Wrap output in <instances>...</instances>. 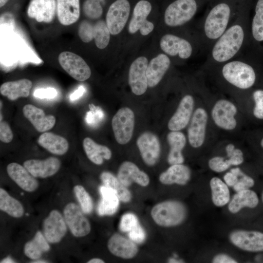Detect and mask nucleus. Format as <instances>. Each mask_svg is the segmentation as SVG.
Instances as JSON below:
<instances>
[{"label":"nucleus","mask_w":263,"mask_h":263,"mask_svg":"<svg viewBox=\"0 0 263 263\" xmlns=\"http://www.w3.org/2000/svg\"><path fill=\"white\" fill-rule=\"evenodd\" d=\"M233 188L236 192L249 189L243 182L239 180L238 182L233 187Z\"/></svg>","instance_id":"nucleus-54"},{"label":"nucleus","mask_w":263,"mask_h":263,"mask_svg":"<svg viewBox=\"0 0 263 263\" xmlns=\"http://www.w3.org/2000/svg\"><path fill=\"white\" fill-rule=\"evenodd\" d=\"M148 64V59L145 56H140L135 59L130 67L129 84L132 93L136 95H141L147 91Z\"/></svg>","instance_id":"nucleus-13"},{"label":"nucleus","mask_w":263,"mask_h":263,"mask_svg":"<svg viewBox=\"0 0 263 263\" xmlns=\"http://www.w3.org/2000/svg\"><path fill=\"white\" fill-rule=\"evenodd\" d=\"M245 37L242 21H234L214 42L211 52V60L225 63L232 60L241 50Z\"/></svg>","instance_id":"nucleus-1"},{"label":"nucleus","mask_w":263,"mask_h":263,"mask_svg":"<svg viewBox=\"0 0 263 263\" xmlns=\"http://www.w3.org/2000/svg\"><path fill=\"white\" fill-rule=\"evenodd\" d=\"M87 263H104L105 262L101 259L95 258H93L90 260Z\"/></svg>","instance_id":"nucleus-56"},{"label":"nucleus","mask_w":263,"mask_h":263,"mask_svg":"<svg viewBox=\"0 0 263 263\" xmlns=\"http://www.w3.org/2000/svg\"><path fill=\"white\" fill-rule=\"evenodd\" d=\"M209 168L216 172H221L227 170L230 166L228 159L221 156H215L209 160Z\"/></svg>","instance_id":"nucleus-45"},{"label":"nucleus","mask_w":263,"mask_h":263,"mask_svg":"<svg viewBox=\"0 0 263 263\" xmlns=\"http://www.w3.org/2000/svg\"><path fill=\"white\" fill-rule=\"evenodd\" d=\"M160 46L166 54L170 56H178L184 59L190 57L193 51L192 45L188 41L170 34H166L161 38Z\"/></svg>","instance_id":"nucleus-17"},{"label":"nucleus","mask_w":263,"mask_h":263,"mask_svg":"<svg viewBox=\"0 0 263 263\" xmlns=\"http://www.w3.org/2000/svg\"><path fill=\"white\" fill-rule=\"evenodd\" d=\"M169 261V263H182L181 262H179V261L176 260L174 258L170 259Z\"/></svg>","instance_id":"nucleus-60"},{"label":"nucleus","mask_w":263,"mask_h":263,"mask_svg":"<svg viewBox=\"0 0 263 263\" xmlns=\"http://www.w3.org/2000/svg\"><path fill=\"white\" fill-rule=\"evenodd\" d=\"M252 34L257 41H263V0H258L252 21Z\"/></svg>","instance_id":"nucleus-38"},{"label":"nucleus","mask_w":263,"mask_h":263,"mask_svg":"<svg viewBox=\"0 0 263 263\" xmlns=\"http://www.w3.org/2000/svg\"><path fill=\"white\" fill-rule=\"evenodd\" d=\"M231 9L225 2L214 6L207 15L203 24V34L207 40L214 43L229 26Z\"/></svg>","instance_id":"nucleus-2"},{"label":"nucleus","mask_w":263,"mask_h":263,"mask_svg":"<svg viewBox=\"0 0 263 263\" xmlns=\"http://www.w3.org/2000/svg\"><path fill=\"white\" fill-rule=\"evenodd\" d=\"M31 263H48V262L45 261V260H37V261H35L34 262H32Z\"/></svg>","instance_id":"nucleus-59"},{"label":"nucleus","mask_w":263,"mask_h":263,"mask_svg":"<svg viewBox=\"0 0 263 263\" xmlns=\"http://www.w3.org/2000/svg\"><path fill=\"white\" fill-rule=\"evenodd\" d=\"M91 110L88 112L85 117V121L89 125L95 126L103 119L104 113L102 110L93 105H90Z\"/></svg>","instance_id":"nucleus-44"},{"label":"nucleus","mask_w":263,"mask_h":263,"mask_svg":"<svg viewBox=\"0 0 263 263\" xmlns=\"http://www.w3.org/2000/svg\"><path fill=\"white\" fill-rule=\"evenodd\" d=\"M107 246L113 255L124 259L134 257L138 252L135 242L118 233H115L110 237Z\"/></svg>","instance_id":"nucleus-20"},{"label":"nucleus","mask_w":263,"mask_h":263,"mask_svg":"<svg viewBox=\"0 0 263 263\" xmlns=\"http://www.w3.org/2000/svg\"><path fill=\"white\" fill-rule=\"evenodd\" d=\"M83 212L81 207L74 203L68 204L64 208L63 215L67 225L76 237H84L91 230L90 223Z\"/></svg>","instance_id":"nucleus-7"},{"label":"nucleus","mask_w":263,"mask_h":263,"mask_svg":"<svg viewBox=\"0 0 263 263\" xmlns=\"http://www.w3.org/2000/svg\"><path fill=\"white\" fill-rule=\"evenodd\" d=\"M259 198L256 193L249 189L237 192L228 206L229 211L235 214L244 207L253 208L259 204Z\"/></svg>","instance_id":"nucleus-31"},{"label":"nucleus","mask_w":263,"mask_h":263,"mask_svg":"<svg viewBox=\"0 0 263 263\" xmlns=\"http://www.w3.org/2000/svg\"><path fill=\"white\" fill-rule=\"evenodd\" d=\"M131 6L128 0H116L110 6L106 17L107 27L113 35L123 29L130 15Z\"/></svg>","instance_id":"nucleus-9"},{"label":"nucleus","mask_w":263,"mask_h":263,"mask_svg":"<svg viewBox=\"0 0 263 263\" xmlns=\"http://www.w3.org/2000/svg\"><path fill=\"white\" fill-rule=\"evenodd\" d=\"M146 233L139 224L129 232L130 239L136 243H142L146 239Z\"/></svg>","instance_id":"nucleus-48"},{"label":"nucleus","mask_w":263,"mask_h":263,"mask_svg":"<svg viewBox=\"0 0 263 263\" xmlns=\"http://www.w3.org/2000/svg\"><path fill=\"white\" fill-rule=\"evenodd\" d=\"M209 184L213 203L219 207L227 204L230 200V192L227 185L217 177L211 178Z\"/></svg>","instance_id":"nucleus-35"},{"label":"nucleus","mask_w":263,"mask_h":263,"mask_svg":"<svg viewBox=\"0 0 263 263\" xmlns=\"http://www.w3.org/2000/svg\"><path fill=\"white\" fill-rule=\"evenodd\" d=\"M237 262L230 256L225 254H219L212 260L214 263H236Z\"/></svg>","instance_id":"nucleus-51"},{"label":"nucleus","mask_w":263,"mask_h":263,"mask_svg":"<svg viewBox=\"0 0 263 263\" xmlns=\"http://www.w3.org/2000/svg\"><path fill=\"white\" fill-rule=\"evenodd\" d=\"M150 215L154 222L163 227L175 226L185 220L187 210L182 202L168 200L159 203L153 207Z\"/></svg>","instance_id":"nucleus-3"},{"label":"nucleus","mask_w":263,"mask_h":263,"mask_svg":"<svg viewBox=\"0 0 263 263\" xmlns=\"http://www.w3.org/2000/svg\"><path fill=\"white\" fill-rule=\"evenodd\" d=\"M262 201L263 202V191L262 195Z\"/></svg>","instance_id":"nucleus-63"},{"label":"nucleus","mask_w":263,"mask_h":263,"mask_svg":"<svg viewBox=\"0 0 263 263\" xmlns=\"http://www.w3.org/2000/svg\"><path fill=\"white\" fill-rule=\"evenodd\" d=\"M110 34L106 21L99 20L94 24V39L98 48L103 49L107 46L110 41Z\"/></svg>","instance_id":"nucleus-39"},{"label":"nucleus","mask_w":263,"mask_h":263,"mask_svg":"<svg viewBox=\"0 0 263 263\" xmlns=\"http://www.w3.org/2000/svg\"><path fill=\"white\" fill-rule=\"evenodd\" d=\"M22 112L24 116L39 132H44L52 129L56 123L52 115H46L44 111L31 104L25 105Z\"/></svg>","instance_id":"nucleus-24"},{"label":"nucleus","mask_w":263,"mask_h":263,"mask_svg":"<svg viewBox=\"0 0 263 263\" xmlns=\"http://www.w3.org/2000/svg\"><path fill=\"white\" fill-rule=\"evenodd\" d=\"M9 176L22 189L33 192L38 187L37 180L24 167L17 163H11L6 168Z\"/></svg>","instance_id":"nucleus-22"},{"label":"nucleus","mask_w":263,"mask_h":263,"mask_svg":"<svg viewBox=\"0 0 263 263\" xmlns=\"http://www.w3.org/2000/svg\"><path fill=\"white\" fill-rule=\"evenodd\" d=\"M134 121V113L128 107L120 108L113 116L112 126L114 137L118 144H126L131 139Z\"/></svg>","instance_id":"nucleus-6"},{"label":"nucleus","mask_w":263,"mask_h":263,"mask_svg":"<svg viewBox=\"0 0 263 263\" xmlns=\"http://www.w3.org/2000/svg\"><path fill=\"white\" fill-rule=\"evenodd\" d=\"M197 7L195 0H175L165 11V24L169 27H177L185 24L194 16Z\"/></svg>","instance_id":"nucleus-5"},{"label":"nucleus","mask_w":263,"mask_h":263,"mask_svg":"<svg viewBox=\"0 0 263 263\" xmlns=\"http://www.w3.org/2000/svg\"><path fill=\"white\" fill-rule=\"evenodd\" d=\"M8 0H0V7H3Z\"/></svg>","instance_id":"nucleus-58"},{"label":"nucleus","mask_w":263,"mask_h":263,"mask_svg":"<svg viewBox=\"0 0 263 263\" xmlns=\"http://www.w3.org/2000/svg\"><path fill=\"white\" fill-rule=\"evenodd\" d=\"M207 119V112L203 108H198L192 114L188 136L189 143L193 148H199L204 144Z\"/></svg>","instance_id":"nucleus-15"},{"label":"nucleus","mask_w":263,"mask_h":263,"mask_svg":"<svg viewBox=\"0 0 263 263\" xmlns=\"http://www.w3.org/2000/svg\"><path fill=\"white\" fill-rule=\"evenodd\" d=\"M83 146L87 157L96 165H100L104 159L109 160L112 157L111 150L107 147L97 144L89 137L84 139Z\"/></svg>","instance_id":"nucleus-33"},{"label":"nucleus","mask_w":263,"mask_h":263,"mask_svg":"<svg viewBox=\"0 0 263 263\" xmlns=\"http://www.w3.org/2000/svg\"><path fill=\"white\" fill-rule=\"evenodd\" d=\"M57 94L56 90L52 87L37 89L33 94L35 97L40 99H52L55 98Z\"/></svg>","instance_id":"nucleus-47"},{"label":"nucleus","mask_w":263,"mask_h":263,"mask_svg":"<svg viewBox=\"0 0 263 263\" xmlns=\"http://www.w3.org/2000/svg\"><path fill=\"white\" fill-rule=\"evenodd\" d=\"M92 1H94V2H98V3H100L103 1H104L105 0H92Z\"/></svg>","instance_id":"nucleus-61"},{"label":"nucleus","mask_w":263,"mask_h":263,"mask_svg":"<svg viewBox=\"0 0 263 263\" xmlns=\"http://www.w3.org/2000/svg\"><path fill=\"white\" fill-rule=\"evenodd\" d=\"M13 138L12 132L8 124L5 121H0V139L6 143L10 142Z\"/></svg>","instance_id":"nucleus-49"},{"label":"nucleus","mask_w":263,"mask_h":263,"mask_svg":"<svg viewBox=\"0 0 263 263\" xmlns=\"http://www.w3.org/2000/svg\"><path fill=\"white\" fill-rule=\"evenodd\" d=\"M191 171L189 168L182 164L172 165L161 173L159 181L164 185H185L189 181Z\"/></svg>","instance_id":"nucleus-26"},{"label":"nucleus","mask_w":263,"mask_h":263,"mask_svg":"<svg viewBox=\"0 0 263 263\" xmlns=\"http://www.w3.org/2000/svg\"><path fill=\"white\" fill-rule=\"evenodd\" d=\"M56 10V0H32L27 14L29 17L38 22L49 23L54 19Z\"/></svg>","instance_id":"nucleus-23"},{"label":"nucleus","mask_w":263,"mask_h":263,"mask_svg":"<svg viewBox=\"0 0 263 263\" xmlns=\"http://www.w3.org/2000/svg\"><path fill=\"white\" fill-rule=\"evenodd\" d=\"M38 144L52 153L63 155L68 150L69 144L64 137L52 132H45L38 139Z\"/></svg>","instance_id":"nucleus-32"},{"label":"nucleus","mask_w":263,"mask_h":263,"mask_svg":"<svg viewBox=\"0 0 263 263\" xmlns=\"http://www.w3.org/2000/svg\"><path fill=\"white\" fill-rule=\"evenodd\" d=\"M48 243L44 234L38 231L34 238L25 244L24 254L31 259H38L44 253L50 250V247Z\"/></svg>","instance_id":"nucleus-34"},{"label":"nucleus","mask_w":263,"mask_h":263,"mask_svg":"<svg viewBox=\"0 0 263 263\" xmlns=\"http://www.w3.org/2000/svg\"><path fill=\"white\" fill-rule=\"evenodd\" d=\"M0 209L15 218L22 217L24 212V207L20 202L11 196L2 188H0Z\"/></svg>","instance_id":"nucleus-37"},{"label":"nucleus","mask_w":263,"mask_h":263,"mask_svg":"<svg viewBox=\"0 0 263 263\" xmlns=\"http://www.w3.org/2000/svg\"><path fill=\"white\" fill-rule=\"evenodd\" d=\"M261 146L262 147V148H263V138L261 140Z\"/></svg>","instance_id":"nucleus-62"},{"label":"nucleus","mask_w":263,"mask_h":263,"mask_svg":"<svg viewBox=\"0 0 263 263\" xmlns=\"http://www.w3.org/2000/svg\"><path fill=\"white\" fill-rule=\"evenodd\" d=\"M101 196L97 207V212L100 216L112 215L118 210L120 199L115 191L112 188L101 186L99 188Z\"/></svg>","instance_id":"nucleus-29"},{"label":"nucleus","mask_w":263,"mask_h":263,"mask_svg":"<svg viewBox=\"0 0 263 263\" xmlns=\"http://www.w3.org/2000/svg\"><path fill=\"white\" fill-rule=\"evenodd\" d=\"M100 178L103 185L115 191L121 201L127 203L131 201V192L113 174L110 172L104 171L100 174Z\"/></svg>","instance_id":"nucleus-36"},{"label":"nucleus","mask_w":263,"mask_h":263,"mask_svg":"<svg viewBox=\"0 0 263 263\" xmlns=\"http://www.w3.org/2000/svg\"><path fill=\"white\" fill-rule=\"evenodd\" d=\"M235 149V147L233 144L230 143L226 145L225 147V151L226 152L227 157L231 156Z\"/></svg>","instance_id":"nucleus-55"},{"label":"nucleus","mask_w":263,"mask_h":263,"mask_svg":"<svg viewBox=\"0 0 263 263\" xmlns=\"http://www.w3.org/2000/svg\"><path fill=\"white\" fill-rule=\"evenodd\" d=\"M255 106L253 109V114L256 118L263 119V90H257L253 94Z\"/></svg>","instance_id":"nucleus-46"},{"label":"nucleus","mask_w":263,"mask_h":263,"mask_svg":"<svg viewBox=\"0 0 263 263\" xmlns=\"http://www.w3.org/2000/svg\"><path fill=\"white\" fill-rule=\"evenodd\" d=\"M61 166L60 160L55 157L45 160L30 159L25 161L23 166L35 177L47 178L56 174Z\"/></svg>","instance_id":"nucleus-21"},{"label":"nucleus","mask_w":263,"mask_h":263,"mask_svg":"<svg viewBox=\"0 0 263 263\" xmlns=\"http://www.w3.org/2000/svg\"><path fill=\"white\" fill-rule=\"evenodd\" d=\"M230 242L244 251L258 252L263 251V233L258 231L237 230L229 236Z\"/></svg>","instance_id":"nucleus-12"},{"label":"nucleus","mask_w":263,"mask_h":263,"mask_svg":"<svg viewBox=\"0 0 263 263\" xmlns=\"http://www.w3.org/2000/svg\"><path fill=\"white\" fill-rule=\"evenodd\" d=\"M74 192L83 212L86 214H90L93 210V203L89 194L81 185L75 186Z\"/></svg>","instance_id":"nucleus-40"},{"label":"nucleus","mask_w":263,"mask_h":263,"mask_svg":"<svg viewBox=\"0 0 263 263\" xmlns=\"http://www.w3.org/2000/svg\"><path fill=\"white\" fill-rule=\"evenodd\" d=\"M227 159L231 166H238L244 162V155L242 151L239 149H235L232 154Z\"/></svg>","instance_id":"nucleus-50"},{"label":"nucleus","mask_w":263,"mask_h":263,"mask_svg":"<svg viewBox=\"0 0 263 263\" xmlns=\"http://www.w3.org/2000/svg\"><path fill=\"white\" fill-rule=\"evenodd\" d=\"M138 225V220L136 215L132 213H127L121 218L119 229L124 232H129Z\"/></svg>","instance_id":"nucleus-43"},{"label":"nucleus","mask_w":263,"mask_h":263,"mask_svg":"<svg viewBox=\"0 0 263 263\" xmlns=\"http://www.w3.org/2000/svg\"><path fill=\"white\" fill-rule=\"evenodd\" d=\"M224 179L225 183L229 187H233L238 181V177L232 172H226L224 176Z\"/></svg>","instance_id":"nucleus-52"},{"label":"nucleus","mask_w":263,"mask_h":263,"mask_svg":"<svg viewBox=\"0 0 263 263\" xmlns=\"http://www.w3.org/2000/svg\"><path fill=\"white\" fill-rule=\"evenodd\" d=\"M170 65L169 58L164 54L158 55L150 61L146 71L149 87H154L160 82Z\"/></svg>","instance_id":"nucleus-25"},{"label":"nucleus","mask_w":263,"mask_h":263,"mask_svg":"<svg viewBox=\"0 0 263 263\" xmlns=\"http://www.w3.org/2000/svg\"><path fill=\"white\" fill-rule=\"evenodd\" d=\"M1 263H15V262L10 258V257H6L3 259L0 262Z\"/></svg>","instance_id":"nucleus-57"},{"label":"nucleus","mask_w":263,"mask_h":263,"mask_svg":"<svg viewBox=\"0 0 263 263\" xmlns=\"http://www.w3.org/2000/svg\"><path fill=\"white\" fill-rule=\"evenodd\" d=\"M237 108L232 102L226 99L218 100L212 108L211 117L214 123L221 129L231 131L235 129V118Z\"/></svg>","instance_id":"nucleus-10"},{"label":"nucleus","mask_w":263,"mask_h":263,"mask_svg":"<svg viewBox=\"0 0 263 263\" xmlns=\"http://www.w3.org/2000/svg\"><path fill=\"white\" fill-rule=\"evenodd\" d=\"M151 11V5L149 1L140 0L136 3L129 24L130 34H134L139 30L142 35L147 36L153 31V24L147 19Z\"/></svg>","instance_id":"nucleus-11"},{"label":"nucleus","mask_w":263,"mask_h":263,"mask_svg":"<svg viewBox=\"0 0 263 263\" xmlns=\"http://www.w3.org/2000/svg\"><path fill=\"white\" fill-rule=\"evenodd\" d=\"M79 0H56V13L59 22L69 25L76 22L80 16Z\"/></svg>","instance_id":"nucleus-27"},{"label":"nucleus","mask_w":263,"mask_h":263,"mask_svg":"<svg viewBox=\"0 0 263 263\" xmlns=\"http://www.w3.org/2000/svg\"><path fill=\"white\" fill-rule=\"evenodd\" d=\"M117 177L121 183L129 187L133 183L142 187H147L150 183V177L140 170L133 162L124 161L119 166Z\"/></svg>","instance_id":"nucleus-19"},{"label":"nucleus","mask_w":263,"mask_h":263,"mask_svg":"<svg viewBox=\"0 0 263 263\" xmlns=\"http://www.w3.org/2000/svg\"><path fill=\"white\" fill-rule=\"evenodd\" d=\"M67 226L62 214L57 210H52L43 221V234L49 243H58L65 235Z\"/></svg>","instance_id":"nucleus-16"},{"label":"nucleus","mask_w":263,"mask_h":263,"mask_svg":"<svg viewBox=\"0 0 263 263\" xmlns=\"http://www.w3.org/2000/svg\"><path fill=\"white\" fill-rule=\"evenodd\" d=\"M58 61L61 67L76 80L85 81L91 75L90 68L85 61L73 52L61 53L58 56Z\"/></svg>","instance_id":"nucleus-8"},{"label":"nucleus","mask_w":263,"mask_h":263,"mask_svg":"<svg viewBox=\"0 0 263 263\" xmlns=\"http://www.w3.org/2000/svg\"><path fill=\"white\" fill-rule=\"evenodd\" d=\"M85 91V87L82 86H79L70 96V99L71 101H75L78 99L83 95Z\"/></svg>","instance_id":"nucleus-53"},{"label":"nucleus","mask_w":263,"mask_h":263,"mask_svg":"<svg viewBox=\"0 0 263 263\" xmlns=\"http://www.w3.org/2000/svg\"><path fill=\"white\" fill-rule=\"evenodd\" d=\"M167 141L170 147L168 156L169 164H183L184 158L182 150L186 144V138L182 132L179 131H171L167 136Z\"/></svg>","instance_id":"nucleus-28"},{"label":"nucleus","mask_w":263,"mask_h":263,"mask_svg":"<svg viewBox=\"0 0 263 263\" xmlns=\"http://www.w3.org/2000/svg\"><path fill=\"white\" fill-rule=\"evenodd\" d=\"M84 14L91 19H97L102 15L103 9L100 3L92 0H86L83 5Z\"/></svg>","instance_id":"nucleus-41"},{"label":"nucleus","mask_w":263,"mask_h":263,"mask_svg":"<svg viewBox=\"0 0 263 263\" xmlns=\"http://www.w3.org/2000/svg\"><path fill=\"white\" fill-rule=\"evenodd\" d=\"M222 74L228 83L243 90L251 87L256 78L253 67L241 60H231L225 63Z\"/></svg>","instance_id":"nucleus-4"},{"label":"nucleus","mask_w":263,"mask_h":263,"mask_svg":"<svg viewBox=\"0 0 263 263\" xmlns=\"http://www.w3.org/2000/svg\"><path fill=\"white\" fill-rule=\"evenodd\" d=\"M78 33L83 42L91 41L94 39V24L88 20H83L79 24Z\"/></svg>","instance_id":"nucleus-42"},{"label":"nucleus","mask_w":263,"mask_h":263,"mask_svg":"<svg viewBox=\"0 0 263 263\" xmlns=\"http://www.w3.org/2000/svg\"><path fill=\"white\" fill-rule=\"evenodd\" d=\"M136 144L144 163L153 166L158 162L161 151L158 137L150 132L142 133L137 138Z\"/></svg>","instance_id":"nucleus-14"},{"label":"nucleus","mask_w":263,"mask_h":263,"mask_svg":"<svg viewBox=\"0 0 263 263\" xmlns=\"http://www.w3.org/2000/svg\"><path fill=\"white\" fill-rule=\"evenodd\" d=\"M32 86L31 80L21 79L16 81L6 82L1 85L0 94L11 100L19 97H27L30 94Z\"/></svg>","instance_id":"nucleus-30"},{"label":"nucleus","mask_w":263,"mask_h":263,"mask_svg":"<svg viewBox=\"0 0 263 263\" xmlns=\"http://www.w3.org/2000/svg\"><path fill=\"white\" fill-rule=\"evenodd\" d=\"M194 106L193 96L190 94L185 95L168 122L169 129L171 131H179L185 128L192 115Z\"/></svg>","instance_id":"nucleus-18"}]
</instances>
